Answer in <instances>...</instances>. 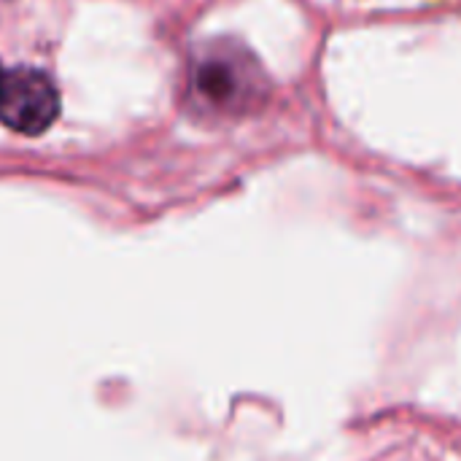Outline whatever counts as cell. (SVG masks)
<instances>
[{
    "mask_svg": "<svg viewBox=\"0 0 461 461\" xmlns=\"http://www.w3.org/2000/svg\"><path fill=\"white\" fill-rule=\"evenodd\" d=\"M0 84H3V70H0Z\"/></svg>",
    "mask_w": 461,
    "mask_h": 461,
    "instance_id": "3",
    "label": "cell"
},
{
    "mask_svg": "<svg viewBox=\"0 0 461 461\" xmlns=\"http://www.w3.org/2000/svg\"><path fill=\"white\" fill-rule=\"evenodd\" d=\"M59 113V97L49 76L19 68L3 73L0 84V122L16 132L38 135L51 127Z\"/></svg>",
    "mask_w": 461,
    "mask_h": 461,
    "instance_id": "1",
    "label": "cell"
},
{
    "mask_svg": "<svg viewBox=\"0 0 461 461\" xmlns=\"http://www.w3.org/2000/svg\"><path fill=\"white\" fill-rule=\"evenodd\" d=\"M194 95L216 111H240L257 95L254 68L238 51H211L192 68Z\"/></svg>",
    "mask_w": 461,
    "mask_h": 461,
    "instance_id": "2",
    "label": "cell"
}]
</instances>
